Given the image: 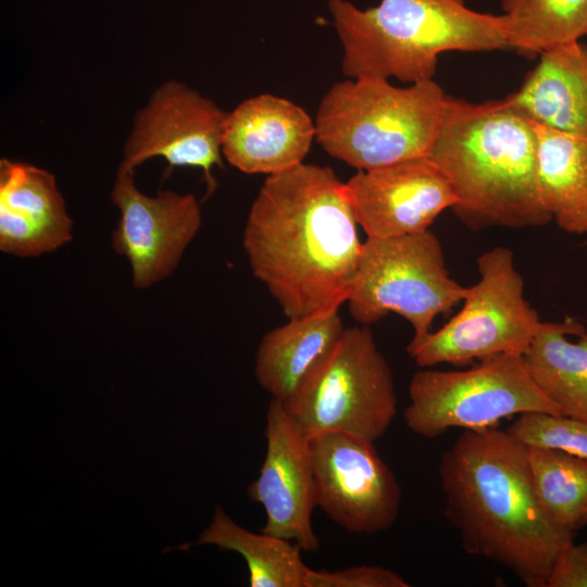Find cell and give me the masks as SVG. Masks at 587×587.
Returning <instances> with one entry per match:
<instances>
[{
  "label": "cell",
  "mask_w": 587,
  "mask_h": 587,
  "mask_svg": "<svg viewBox=\"0 0 587 587\" xmlns=\"http://www.w3.org/2000/svg\"><path fill=\"white\" fill-rule=\"evenodd\" d=\"M347 190L327 166L301 163L270 175L248 213L250 268L288 319L347 302L362 243Z\"/></svg>",
  "instance_id": "6da1fadb"
},
{
  "label": "cell",
  "mask_w": 587,
  "mask_h": 587,
  "mask_svg": "<svg viewBox=\"0 0 587 587\" xmlns=\"http://www.w3.org/2000/svg\"><path fill=\"white\" fill-rule=\"evenodd\" d=\"M438 473L445 516L463 549L507 567L528 587H547L575 535L542 510L527 446L495 427L465 429L442 453Z\"/></svg>",
  "instance_id": "7a4b0ae2"
},
{
  "label": "cell",
  "mask_w": 587,
  "mask_h": 587,
  "mask_svg": "<svg viewBox=\"0 0 587 587\" xmlns=\"http://www.w3.org/2000/svg\"><path fill=\"white\" fill-rule=\"evenodd\" d=\"M428 158L449 182L452 210L469 228L552 221L538 192L536 124L508 97L474 103L448 96Z\"/></svg>",
  "instance_id": "3957f363"
},
{
  "label": "cell",
  "mask_w": 587,
  "mask_h": 587,
  "mask_svg": "<svg viewBox=\"0 0 587 587\" xmlns=\"http://www.w3.org/2000/svg\"><path fill=\"white\" fill-rule=\"evenodd\" d=\"M342 45L341 67L351 78L434 79L447 51L511 49L503 14L474 11L463 0H380L361 10L328 0Z\"/></svg>",
  "instance_id": "277c9868"
},
{
  "label": "cell",
  "mask_w": 587,
  "mask_h": 587,
  "mask_svg": "<svg viewBox=\"0 0 587 587\" xmlns=\"http://www.w3.org/2000/svg\"><path fill=\"white\" fill-rule=\"evenodd\" d=\"M447 98L434 79L403 88L379 77L339 82L320 102L315 138L358 171L428 157Z\"/></svg>",
  "instance_id": "5b68a950"
},
{
  "label": "cell",
  "mask_w": 587,
  "mask_h": 587,
  "mask_svg": "<svg viewBox=\"0 0 587 587\" xmlns=\"http://www.w3.org/2000/svg\"><path fill=\"white\" fill-rule=\"evenodd\" d=\"M467 287L454 280L446 267L442 247L432 232L367 237L347 299L351 316L370 325L394 312L413 328L407 348L423 341L439 314H448L463 301Z\"/></svg>",
  "instance_id": "8992f818"
},
{
  "label": "cell",
  "mask_w": 587,
  "mask_h": 587,
  "mask_svg": "<svg viewBox=\"0 0 587 587\" xmlns=\"http://www.w3.org/2000/svg\"><path fill=\"white\" fill-rule=\"evenodd\" d=\"M391 369L366 326L345 328L284 407L308 437L341 432L380 438L397 413Z\"/></svg>",
  "instance_id": "52a82bcc"
},
{
  "label": "cell",
  "mask_w": 587,
  "mask_h": 587,
  "mask_svg": "<svg viewBox=\"0 0 587 587\" xmlns=\"http://www.w3.org/2000/svg\"><path fill=\"white\" fill-rule=\"evenodd\" d=\"M409 397L405 425L425 438L450 428L495 427L502 419L526 412L562 415L519 353L489 355L465 371H419L411 378Z\"/></svg>",
  "instance_id": "ba28073f"
},
{
  "label": "cell",
  "mask_w": 587,
  "mask_h": 587,
  "mask_svg": "<svg viewBox=\"0 0 587 587\" xmlns=\"http://www.w3.org/2000/svg\"><path fill=\"white\" fill-rule=\"evenodd\" d=\"M479 280L467 287L461 311L407 352L421 367L464 365L499 354H524L542 321L524 297L513 251L495 247L477 259Z\"/></svg>",
  "instance_id": "9c48e42d"
},
{
  "label": "cell",
  "mask_w": 587,
  "mask_h": 587,
  "mask_svg": "<svg viewBox=\"0 0 587 587\" xmlns=\"http://www.w3.org/2000/svg\"><path fill=\"white\" fill-rule=\"evenodd\" d=\"M316 504L353 534L390 528L401 505V488L374 447L357 435L328 432L309 437Z\"/></svg>",
  "instance_id": "30bf717a"
},
{
  "label": "cell",
  "mask_w": 587,
  "mask_h": 587,
  "mask_svg": "<svg viewBox=\"0 0 587 587\" xmlns=\"http://www.w3.org/2000/svg\"><path fill=\"white\" fill-rule=\"evenodd\" d=\"M227 113L187 85L170 80L137 112L117 170L132 171L154 157L171 166L198 167L209 192L216 183L212 168L222 167V135Z\"/></svg>",
  "instance_id": "8fae6325"
},
{
  "label": "cell",
  "mask_w": 587,
  "mask_h": 587,
  "mask_svg": "<svg viewBox=\"0 0 587 587\" xmlns=\"http://www.w3.org/2000/svg\"><path fill=\"white\" fill-rule=\"evenodd\" d=\"M111 199L120 211L113 249L127 259L134 287L143 289L170 276L200 229L197 199L172 190L145 195L134 183V172L121 170Z\"/></svg>",
  "instance_id": "7c38bea8"
},
{
  "label": "cell",
  "mask_w": 587,
  "mask_h": 587,
  "mask_svg": "<svg viewBox=\"0 0 587 587\" xmlns=\"http://www.w3.org/2000/svg\"><path fill=\"white\" fill-rule=\"evenodd\" d=\"M266 453L248 496L265 511L261 532L314 552L320 541L312 526L316 485L308 435L283 402L272 399L266 411Z\"/></svg>",
  "instance_id": "4fadbf2b"
},
{
  "label": "cell",
  "mask_w": 587,
  "mask_h": 587,
  "mask_svg": "<svg viewBox=\"0 0 587 587\" xmlns=\"http://www.w3.org/2000/svg\"><path fill=\"white\" fill-rule=\"evenodd\" d=\"M345 184L358 225L374 238L427 230L457 202L449 182L428 157L358 171Z\"/></svg>",
  "instance_id": "5bb4252c"
},
{
  "label": "cell",
  "mask_w": 587,
  "mask_h": 587,
  "mask_svg": "<svg viewBox=\"0 0 587 587\" xmlns=\"http://www.w3.org/2000/svg\"><path fill=\"white\" fill-rule=\"evenodd\" d=\"M314 137L315 122L301 107L263 93L227 114L222 154L242 173L270 176L303 163Z\"/></svg>",
  "instance_id": "9a60e30c"
},
{
  "label": "cell",
  "mask_w": 587,
  "mask_h": 587,
  "mask_svg": "<svg viewBox=\"0 0 587 587\" xmlns=\"http://www.w3.org/2000/svg\"><path fill=\"white\" fill-rule=\"evenodd\" d=\"M73 237V221L52 173L35 165L0 161V250L34 258Z\"/></svg>",
  "instance_id": "2e32d148"
},
{
  "label": "cell",
  "mask_w": 587,
  "mask_h": 587,
  "mask_svg": "<svg viewBox=\"0 0 587 587\" xmlns=\"http://www.w3.org/2000/svg\"><path fill=\"white\" fill-rule=\"evenodd\" d=\"M507 97L534 123L587 139V43L544 51L520 89Z\"/></svg>",
  "instance_id": "e0dca14e"
},
{
  "label": "cell",
  "mask_w": 587,
  "mask_h": 587,
  "mask_svg": "<svg viewBox=\"0 0 587 587\" xmlns=\"http://www.w3.org/2000/svg\"><path fill=\"white\" fill-rule=\"evenodd\" d=\"M345 326L338 311L289 321L267 332L255 353L260 386L280 402L288 401L340 339Z\"/></svg>",
  "instance_id": "ac0fdd59"
},
{
  "label": "cell",
  "mask_w": 587,
  "mask_h": 587,
  "mask_svg": "<svg viewBox=\"0 0 587 587\" xmlns=\"http://www.w3.org/2000/svg\"><path fill=\"white\" fill-rule=\"evenodd\" d=\"M540 390L562 415L587 421V329L576 319L542 322L523 354Z\"/></svg>",
  "instance_id": "d6986e66"
},
{
  "label": "cell",
  "mask_w": 587,
  "mask_h": 587,
  "mask_svg": "<svg viewBox=\"0 0 587 587\" xmlns=\"http://www.w3.org/2000/svg\"><path fill=\"white\" fill-rule=\"evenodd\" d=\"M536 132L540 201L562 230L586 234L587 139L538 124Z\"/></svg>",
  "instance_id": "ffe728a7"
},
{
  "label": "cell",
  "mask_w": 587,
  "mask_h": 587,
  "mask_svg": "<svg viewBox=\"0 0 587 587\" xmlns=\"http://www.w3.org/2000/svg\"><path fill=\"white\" fill-rule=\"evenodd\" d=\"M196 545H214L239 553L247 563L251 587H305L310 567L296 542L252 533L236 524L221 507H216Z\"/></svg>",
  "instance_id": "44dd1931"
},
{
  "label": "cell",
  "mask_w": 587,
  "mask_h": 587,
  "mask_svg": "<svg viewBox=\"0 0 587 587\" xmlns=\"http://www.w3.org/2000/svg\"><path fill=\"white\" fill-rule=\"evenodd\" d=\"M511 49L526 57L587 35V0H501Z\"/></svg>",
  "instance_id": "7402d4cb"
},
{
  "label": "cell",
  "mask_w": 587,
  "mask_h": 587,
  "mask_svg": "<svg viewBox=\"0 0 587 587\" xmlns=\"http://www.w3.org/2000/svg\"><path fill=\"white\" fill-rule=\"evenodd\" d=\"M527 448L542 510L557 526L575 535L587 525V459L554 448Z\"/></svg>",
  "instance_id": "603a6c76"
},
{
  "label": "cell",
  "mask_w": 587,
  "mask_h": 587,
  "mask_svg": "<svg viewBox=\"0 0 587 587\" xmlns=\"http://www.w3.org/2000/svg\"><path fill=\"white\" fill-rule=\"evenodd\" d=\"M526 446L554 448L587 459V421L526 412L505 429Z\"/></svg>",
  "instance_id": "cb8c5ba5"
},
{
  "label": "cell",
  "mask_w": 587,
  "mask_h": 587,
  "mask_svg": "<svg viewBox=\"0 0 587 587\" xmlns=\"http://www.w3.org/2000/svg\"><path fill=\"white\" fill-rule=\"evenodd\" d=\"M398 573L378 565H353L339 571L308 572L305 587H409Z\"/></svg>",
  "instance_id": "d4e9b609"
},
{
  "label": "cell",
  "mask_w": 587,
  "mask_h": 587,
  "mask_svg": "<svg viewBox=\"0 0 587 587\" xmlns=\"http://www.w3.org/2000/svg\"><path fill=\"white\" fill-rule=\"evenodd\" d=\"M547 587H587V541H572L561 550Z\"/></svg>",
  "instance_id": "484cf974"
}]
</instances>
